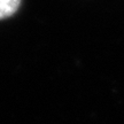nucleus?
<instances>
[{
  "instance_id": "f257e3e1",
  "label": "nucleus",
  "mask_w": 124,
  "mask_h": 124,
  "mask_svg": "<svg viewBox=\"0 0 124 124\" xmlns=\"http://www.w3.org/2000/svg\"><path fill=\"white\" fill-rule=\"evenodd\" d=\"M22 0H0V20H5L16 14Z\"/></svg>"
}]
</instances>
